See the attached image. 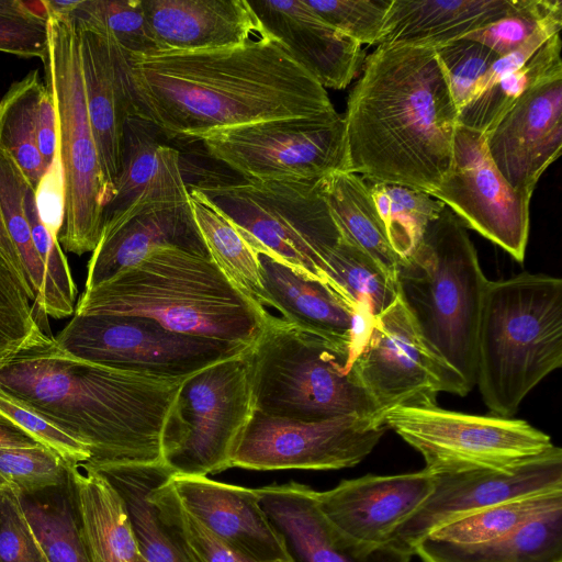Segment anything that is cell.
I'll return each instance as SVG.
<instances>
[{
	"label": "cell",
	"instance_id": "cell-7",
	"mask_svg": "<svg viewBox=\"0 0 562 562\" xmlns=\"http://www.w3.org/2000/svg\"><path fill=\"white\" fill-rule=\"evenodd\" d=\"M356 355L351 344L267 312L247 350L256 411L302 422L359 416L384 423L352 370Z\"/></svg>",
	"mask_w": 562,
	"mask_h": 562
},
{
	"label": "cell",
	"instance_id": "cell-49",
	"mask_svg": "<svg viewBox=\"0 0 562 562\" xmlns=\"http://www.w3.org/2000/svg\"><path fill=\"white\" fill-rule=\"evenodd\" d=\"M0 416L12 423L37 443L57 452L72 467L91 459L90 451L42 415L0 391Z\"/></svg>",
	"mask_w": 562,
	"mask_h": 562
},
{
	"label": "cell",
	"instance_id": "cell-31",
	"mask_svg": "<svg viewBox=\"0 0 562 562\" xmlns=\"http://www.w3.org/2000/svg\"><path fill=\"white\" fill-rule=\"evenodd\" d=\"M83 537L92 562H137L140 557L125 506L92 470H70Z\"/></svg>",
	"mask_w": 562,
	"mask_h": 562
},
{
	"label": "cell",
	"instance_id": "cell-3",
	"mask_svg": "<svg viewBox=\"0 0 562 562\" xmlns=\"http://www.w3.org/2000/svg\"><path fill=\"white\" fill-rule=\"evenodd\" d=\"M458 116L435 48L378 45L347 101L349 171L430 193L451 167Z\"/></svg>",
	"mask_w": 562,
	"mask_h": 562
},
{
	"label": "cell",
	"instance_id": "cell-47",
	"mask_svg": "<svg viewBox=\"0 0 562 562\" xmlns=\"http://www.w3.org/2000/svg\"><path fill=\"white\" fill-rule=\"evenodd\" d=\"M0 562H49L25 517L20 493L1 481Z\"/></svg>",
	"mask_w": 562,
	"mask_h": 562
},
{
	"label": "cell",
	"instance_id": "cell-30",
	"mask_svg": "<svg viewBox=\"0 0 562 562\" xmlns=\"http://www.w3.org/2000/svg\"><path fill=\"white\" fill-rule=\"evenodd\" d=\"M414 554L423 562H562V504L490 542L460 546L425 538Z\"/></svg>",
	"mask_w": 562,
	"mask_h": 562
},
{
	"label": "cell",
	"instance_id": "cell-44",
	"mask_svg": "<svg viewBox=\"0 0 562 562\" xmlns=\"http://www.w3.org/2000/svg\"><path fill=\"white\" fill-rule=\"evenodd\" d=\"M71 468L57 452L43 445L0 449V481L20 494L67 483Z\"/></svg>",
	"mask_w": 562,
	"mask_h": 562
},
{
	"label": "cell",
	"instance_id": "cell-35",
	"mask_svg": "<svg viewBox=\"0 0 562 562\" xmlns=\"http://www.w3.org/2000/svg\"><path fill=\"white\" fill-rule=\"evenodd\" d=\"M25 517L49 562H92L71 476L60 486L20 494Z\"/></svg>",
	"mask_w": 562,
	"mask_h": 562
},
{
	"label": "cell",
	"instance_id": "cell-48",
	"mask_svg": "<svg viewBox=\"0 0 562 562\" xmlns=\"http://www.w3.org/2000/svg\"><path fill=\"white\" fill-rule=\"evenodd\" d=\"M48 21L32 14L23 0H0V52L45 60Z\"/></svg>",
	"mask_w": 562,
	"mask_h": 562
},
{
	"label": "cell",
	"instance_id": "cell-15",
	"mask_svg": "<svg viewBox=\"0 0 562 562\" xmlns=\"http://www.w3.org/2000/svg\"><path fill=\"white\" fill-rule=\"evenodd\" d=\"M386 429L381 420L368 417L302 422L255 411L238 440L231 468L256 471L351 468L374 449Z\"/></svg>",
	"mask_w": 562,
	"mask_h": 562
},
{
	"label": "cell",
	"instance_id": "cell-17",
	"mask_svg": "<svg viewBox=\"0 0 562 562\" xmlns=\"http://www.w3.org/2000/svg\"><path fill=\"white\" fill-rule=\"evenodd\" d=\"M554 491H562V450L554 445L508 470L435 474L430 494L396 528L387 546L413 555L422 540L449 522L497 504Z\"/></svg>",
	"mask_w": 562,
	"mask_h": 562
},
{
	"label": "cell",
	"instance_id": "cell-21",
	"mask_svg": "<svg viewBox=\"0 0 562 562\" xmlns=\"http://www.w3.org/2000/svg\"><path fill=\"white\" fill-rule=\"evenodd\" d=\"M170 483L181 506L229 548L259 562L293 559L256 488L200 475L172 474Z\"/></svg>",
	"mask_w": 562,
	"mask_h": 562
},
{
	"label": "cell",
	"instance_id": "cell-27",
	"mask_svg": "<svg viewBox=\"0 0 562 562\" xmlns=\"http://www.w3.org/2000/svg\"><path fill=\"white\" fill-rule=\"evenodd\" d=\"M165 246L210 257L189 203L142 211L102 234L88 263L85 290L101 284Z\"/></svg>",
	"mask_w": 562,
	"mask_h": 562
},
{
	"label": "cell",
	"instance_id": "cell-46",
	"mask_svg": "<svg viewBox=\"0 0 562 562\" xmlns=\"http://www.w3.org/2000/svg\"><path fill=\"white\" fill-rule=\"evenodd\" d=\"M324 21L359 44H380L392 0H305Z\"/></svg>",
	"mask_w": 562,
	"mask_h": 562
},
{
	"label": "cell",
	"instance_id": "cell-20",
	"mask_svg": "<svg viewBox=\"0 0 562 562\" xmlns=\"http://www.w3.org/2000/svg\"><path fill=\"white\" fill-rule=\"evenodd\" d=\"M72 19L80 44L89 121L111 201L121 167L124 125L135 116L128 55L109 34Z\"/></svg>",
	"mask_w": 562,
	"mask_h": 562
},
{
	"label": "cell",
	"instance_id": "cell-12",
	"mask_svg": "<svg viewBox=\"0 0 562 562\" xmlns=\"http://www.w3.org/2000/svg\"><path fill=\"white\" fill-rule=\"evenodd\" d=\"M199 140L247 180H312L349 171L345 121L336 110L236 126Z\"/></svg>",
	"mask_w": 562,
	"mask_h": 562
},
{
	"label": "cell",
	"instance_id": "cell-24",
	"mask_svg": "<svg viewBox=\"0 0 562 562\" xmlns=\"http://www.w3.org/2000/svg\"><path fill=\"white\" fill-rule=\"evenodd\" d=\"M248 3L260 29L278 38L324 88L344 89L358 74L362 45L329 25L305 0Z\"/></svg>",
	"mask_w": 562,
	"mask_h": 562
},
{
	"label": "cell",
	"instance_id": "cell-11",
	"mask_svg": "<svg viewBox=\"0 0 562 562\" xmlns=\"http://www.w3.org/2000/svg\"><path fill=\"white\" fill-rule=\"evenodd\" d=\"M387 428L417 450L431 474L508 470L553 446L529 423L447 411L437 404L397 406L383 415Z\"/></svg>",
	"mask_w": 562,
	"mask_h": 562
},
{
	"label": "cell",
	"instance_id": "cell-6",
	"mask_svg": "<svg viewBox=\"0 0 562 562\" xmlns=\"http://www.w3.org/2000/svg\"><path fill=\"white\" fill-rule=\"evenodd\" d=\"M397 295L428 347L476 384V336L488 281L465 226L448 207L394 273Z\"/></svg>",
	"mask_w": 562,
	"mask_h": 562
},
{
	"label": "cell",
	"instance_id": "cell-10",
	"mask_svg": "<svg viewBox=\"0 0 562 562\" xmlns=\"http://www.w3.org/2000/svg\"><path fill=\"white\" fill-rule=\"evenodd\" d=\"M248 348L190 374L162 434V461L181 475L216 474L231 460L256 408Z\"/></svg>",
	"mask_w": 562,
	"mask_h": 562
},
{
	"label": "cell",
	"instance_id": "cell-5",
	"mask_svg": "<svg viewBox=\"0 0 562 562\" xmlns=\"http://www.w3.org/2000/svg\"><path fill=\"white\" fill-rule=\"evenodd\" d=\"M562 366V280L522 272L488 281L476 336V384L492 415L514 416Z\"/></svg>",
	"mask_w": 562,
	"mask_h": 562
},
{
	"label": "cell",
	"instance_id": "cell-50",
	"mask_svg": "<svg viewBox=\"0 0 562 562\" xmlns=\"http://www.w3.org/2000/svg\"><path fill=\"white\" fill-rule=\"evenodd\" d=\"M24 202L35 249L65 300L75 305L77 288L70 267L58 239L47 231L40 220L35 205L34 189L31 184L26 189Z\"/></svg>",
	"mask_w": 562,
	"mask_h": 562
},
{
	"label": "cell",
	"instance_id": "cell-29",
	"mask_svg": "<svg viewBox=\"0 0 562 562\" xmlns=\"http://www.w3.org/2000/svg\"><path fill=\"white\" fill-rule=\"evenodd\" d=\"M80 469L102 475L121 497L140 557L146 562H191L150 498L173 472L164 463H93Z\"/></svg>",
	"mask_w": 562,
	"mask_h": 562
},
{
	"label": "cell",
	"instance_id": "cell-14",
	"mask_svg": "<svg viewBox=\"0 0 562 562\" xmlns=\"http://www.w3.org/2000/svg\"><path fill=\"white\" fill-rule=\"evenodd\" d=\"M352 370L382 418L393 407L437 404L440 392L469 393L462 378L425 342L398 295L372 318Z\"/></svg>",
	"mask_w": 562,
	"mask_h": 562
},
{
	"label": "cell",
	"instance_id": "cell-26",
	"mask_svg": "<svg viewBox=\"0 0 562 562\" xmlns=\"http://www.w3.org/2000/svg\"><path fill=\"white\" fill-rule=\"evenodd\" d=\"M258 255L269 306L299 327L351 344L358 353L372 319L360 315L326 283L265 254Z\"/></svg>",
	"mask_w": 562,
	"mask_h": 562
},
{
	"label": "cell",
	"instance_id": "cell-53",
	"mask_svg": "<svg viewBox=\"0 0 562 562\" xmlns=\"http://www.w3.org/2000/svg\"><path fill=\"white\" fill-rule=\"evenodd\" d=\"M35 445L40 443L0 416V449L32 447Z\"/></svg>",
	"mask_w": 562,
	"mask_h": 562
},
{
	"label": "cell",
	"instance_id": "cell-52",
	"mask_svg": "<svg viewBox=\"0 0 562 562\" xmlns=\"http://www.w3.org/2000/svg\"><path fill=\"white\" fill-rule=\"evenodd\" d=\"M36 135L40 153L48 167L57 148V117L53 95L45 85L36 115Z\"/></svg>",
	"mask_w": 562,
	"mask_h": 562
},
{
	"label": "cell",
	"instance_id": "cell-9",
	"mask_svg": "<svg viewBox=\"0 0 562 562\" xmlns=\"http://www.w3.org/2000/svg\"><path fill=\"white\" fill-rule=\"evenodd\" d=\"M46 87L57 117V137L66 184L60 246L72 254L92 252L102 235L110 202L91 130L77 27L72 16L49 14L48 50L43 61Z\"/></svg>",
	"mask_w": 562,
	"mask_h": 562
},
{
	"label": "cell",
	"instance_id": "cell-28",
	"mask_svg": "<svg viewBox=\"0 0 562 562\" xmlns=\"http://www.w3.org/2000/svg\"><path fill=\"white\" fill-rule=\"evenodd\" d=\"M516 4L517 0H392L380 44L436 48L502 19Z\"/></svg>",
	"mask_w": 562,
	"mask_h": 562
},
{
	"label": "cell",
	"instance_id": "cell-22",
	"mask_svg": "<svg viewBox=\"0 0 562 562\" xmlns=\"http://www.w3.org/2000/svg\"><path fill=\"white\" fill-rule=\"evenodd\" d=\"M162 137V132L147 120H126L120 172L114 195L103 211L102 234L142 211L189 203L180 153Z\"/></svg>",
	"mask_w": 562,
	"mask_h": 562
},
{
	"label": "cell",
	"instance_id": "cell-13",
	"mask_svg": "<svg viewBox=\"0 0 562 562\" xmlns=\"http://www.w3.org/2000/svg\"><path fill=\"white\" fill-rule=\"evenodd\" d=\"M54 338L79 359L168 378L188 376L250 346L176 333L154 319L124 315L75 314Z\"/></svg>",
	"mask_w": 562,
	"mask_h": 562
},
{
	"label": "cell",
	"instance_id": "cell-25",
	"mask_svg": "<svg viewBox=\"0 0 562 562\" xmlns=\"http://www.w3.org/2000/svg\"><path fill=\"white\" fill-rule=\"evenodd\" d=\"M157 50L237 46L260 33L246 0H142Z\"/></svg>",
	"mask_w": 562,
	"mask_h": 562
},
{
	"label": "cell",
	"instance_id": "cell-23",
	"mask_svg": "<svg viewBox=\"0 0 562 562\" xmlns=\"http://www.w3.org/2000/svg\"><path fill=\"white\" fill-rule=\"evenodd\" d=\"M256 491L294 562H411V553L392 547L368 549L345 539L325 518L316 491L307 485L289 482Z\"/></svg>",
	"mask_w": 562,
	"mask_h": 562
},
{
	"label": "cell",
	"instance_id": "cell-39",
	"mask_svg": "<svg viewBox=\"0 0 562 562\" xmlns=\"http://www.w3.org/2000/svg\"><path fill=\"white\" fill-rule=\"evenodd\" d=\"M559 504L562 491L505 502L449 522L427 538L460 546L490 542Z\"/></svg>",
	"mask_w": 562,
	"mask_h": 562
},
{
	"label": "cell",
	"instance_id": "cell-43",
	"mask_svg": "<svg viewBox=\"0 0 562 562\" xmlns=\"http://www.w3.org/2000/svg\"><path fill=\"white\" fill-rule=\"evenodd\" d=\"M549 26H562L560 0H517L515 9L507 15L464 37L486 45L503 57Z\"/></svg>",
	"mask_w": 562,
	"mask_h": 562
},
{
	"label": "cell",
	"instance_id": "cell-8",
	"mask_svg": "<svg viewBox=\"0 0 562 562\" xmlns=\"http://www.w3.org/2000/svg\"><path fill=\"white\" fill-rule=\"evenodd\" d=\"M321 179L226 181L210 178L192 187L238 227L258 254L327 284L324 259L345 236L328 209Z\"/></svg>",
	"mask_w": 562,
	"mask_h": 562
},
{
	"label": "cell",
	"instance_id": "cell-2",
	"mask_svg": "<svg viewBox=\"0 0 562 562\" xmlns=\"http://www.w3.org/2000/svg\"><path fill=\"white\" fill-rule=\"evenodd\" d=\"M188 376L89 362L48 334L0 361V391L82 443L93 463L161 462L165 426Z\"/></svg>",
	"mask_w": 562,
	"mask_h": 562
},
{
	"label": "cell",
	"instance_id": "cell-38",
	"mask_svg": "<svg viewBox=\"0 0 562 562\" xmlns=\"http://www.w3.org/2000/svg\"><path fill=\"white\" fill-rule=\"evenodd\" d=\"M400 259L409 255L427 226L446 205L428 192L403 184L364 179Z\"/></svg>",
	"mask_w": 562,
	"mask_h": 562
},
{
	"label": "cell",
	"instance_id": "cell-41",
	"mask_svg": "<svg viewBox=\"0 0 562 562\" xmlns=\"http://www.w3.org/2000/svg\"><path fill=\"white\" fill-rule=\"evenodd\" d=\"M150 498L191 562H259L220 541L191 516L181 506L170 477L151 491Z\"/></svg>",
	"mask_w": 562,
	"mask_h": 562
},
{
	"label": "cell",
	"instance_id": "cell-16",
	"mask_svg": "<svg viewBox=\"0 0 562 562\" xmlns=\"http://www.w3.org/2000/svg\"><path fill=\"white\" fill-rule=\"evenodd\" d=\"M429 194L464 226L498 245L517 261L524 260L531 196L512 188L498 171L484 134L458 125L451 167Z\"/></svg>",
	"mask_w": 562,
	"mask_h": 562
},
{
	"label": "cell",
	"instance_id": "cell-1",
	"mask_svg": "<svg viewBox=\"0 0 562 562\" xmlns=\"http://www.w3.org/2000/svg\"><path fill=\"white\" fill-rule=\"evenodd\" d=\"M135 116L167 138L334 111L326 89L274 36L237 46L128 55Z\"/></svg>",
	"mask_w": 562,
	"mask_h": 562
},
{
	"label": "cell",
	"instance_id": "cell-45",
	"mask_svg": "<svg viewBox=\"0 0 562 562\" xmlns=\"http://www.w3.org/2000/svg\"><path fill=\"white\" fill-rule=\"evenodd\" d=\"M459 112L474 98L481 79L499 56L486 45L461 37L435 48Z\"/></svg>",
	"mask_w": 562,
	"mask_h": 562
},
{
	"label": "cell",
	"instance_id": "cell-36",
	"mask_svg": "<svg viewBox=\"0 0 562 562\" xmlns=\"http://www.w3.org/2000/svg\"><path fill=\"white\" fill-rule=\"evenodd\" d=\"M558 75H562L560 33L551 36L524 66L472 99L459 112L458 125L487 134L526 91Z\"/></svg>",
	"mask_w": 562,
	"mask_h": 562
},
{
	"label": "cell",
	"instance_id": "cell-51",
	"mask_svg": "<svg viewBox=\"0 0 562 562\" xmlns=\"http://www.w3.org/2000/svg\"><path fill=\"white\" fill-rule=\"evenodd\" d=\"M34 199L40 220L58 239L66 210L65 173L58 140L53 160L34 189Z\"/></svg>",
	"mask_w": 562,
	"mask_h": 562
},
{
	"label": "cell",
	"instance_id": "cell-32",
	"mask_svg": "<svg viewBox=\"0 0 562 562\" xmlns=\"http://www.w3.org/2000/svg\"><path fill=\"white\" fill-rule=\"evenodd\" d=\"M29 181L14 160L0 148V210L10 239L19 256L25 280L35 296V310L56 319L75 313L41 260L25 212Z\"/></svg>",
	"mask_w": 562,
	"mask_h": 562
},
{
	"label": "cell",
	"instance_id": "cell-4",
	"mask_svg": "<svg viewBox=\"0 0 562 562\" xmlns=\"http://www.w3.org/2000/svg\"><path fill=\"white\" fill-rule=\"evenodd\" d=\"M266 313L211 257L165 246L85 290L74 314L147 317L176 333L250 345Z\"/></svg>",
	"mask_w": 562,
	"mask_h": 562
},
{
	"label": "cell",
	"instance_id": "cell-37",
	"mask_svg": "<svg viewBox=\"0 0 562 562\" xmlns=\"http://www.w3.org/2000/svg\"><path fill=\"white\" fill-rule=\"evenodd\" d=\"M44 88L40 71L34 69L14 81L0 100V148L14 160L33 189L47 168L36 135L37 106Z\"/></svg>",
	"mask_w": 562,
	"mask_h": 562
},
{
	"label": "cell",
	"instance_id": "cell-18",
	"mask_svg": "<svg viewBox=\"0 0 562 562\" xmlns=\"http://www.w3.org/2000/svg\"><path fill=\"white\" fill-rule=\"evenodd\" d=\"M434 475L427 470L344 480L316 498L325 518L348 541L368 548L386 547L392 533L428 497Z\"/></svg>",
	"mask_w": 562,
	"mask_h": 562
},
{
	"label": "cell",
	"instance_id": "cell-42",
	"mask_svg": "<svg viewBox=\"0 0 562 562\" xmlns=\"http://www.w3.org/2000/svg\"><path fill=\"white\" fill-rule=\"evenodd\" d=\"M71 15L109 34L127 55L157 50L142 0H79Z\"/></svg>",
	"mask_w": 562,
	"mask_h": 562
},
{
	"label": "cell",
	"instance_id": "cell-34",
	"mask_svg": "<svg viewBox=\"0 0 562 562\" xmlns=\"http://www.w3.org/2000/svg\"><path fill=\"white\" fill-rule=\"evenodd\" d=\"M321 186L342 235L394 276L401 259L390 244L364 179L351 171H338L322 178Z\"/></svg>",
	"mask_w": 562,
	"mask_h": 562
},
{
	"label": "cell",
	"instance_id": "cell-54",
	"mask_svg": "<svg viewBox=\"0 0 562 562\" xmlns=\"http://www.w3.org/2000/svg\"><path fill=\"white\" fill-rule=\"evenodd\" d=\"M0 249L12 263V266L16 269V271L25 279L19 256L16 250L10 239V236L7 232L1 210H0ZM26 281V280H25ZM27 283V282H26Z\"/></svg>",
	"mask_w": 562,
	"mask_h": 562
},
{
	"label": "cell",
	"instance_id": "cell-40",
	"mask_svg": "<svg viewBox=\"0 0 562 562\" xmlns=\"http://www.w3.org/2000/svg\"><path fill=\"white\" fill-rule=\"evenodd\" d=\"M32 303L25 279L0 249V361L47 335Z\"/></svg>",
	"mask_w": 562,
	"mask_h": 562
},
{
	"label": "cell",
	"instance_id": "cell-19",
	"mask_svg": "<svg viewBox=\"0 0 562 562\" xmlns=\"http://www.w3.org/2000/svg\"><path fill=\"white\" fill-rule=\"evenodd\" d=\"M488 154L515 190L532 195L562 148V75L526 91L485 134Z\"/></svg>",
	"mask_w": 562,
	"mask_h": 562
},
{
	"label": "cell",
	"instance_id": "cell-33",
	"mask_svg": "<svg viewBox=\"0 0 562 562\" xmlns=\"http://www.w3.org/2000/svg\"><path fill=\"white\" fill-rule=\"evenodd\" d=\"M189 192L192 216L211 259L241 293L261 307L269 306L258 252L205 194L192 186Z\"/></svg>",
	"mask_w": 562,
	"mask_h": 562
},
{
	"label": "cell",
	"instance_id": "cell-55",
	"mask_svg": "<svg viewBox=\"0 0 562 562\" xmlns=\"http://www.w3.org/2000/svg\"><path fill=\"white\" fill-rule=\"evenodd\" d=\"M137 562H146V561L142 557H139Z\"/></svg>",
	"mask_w": 562,
	"mask_h": 562
}]
</instances>
